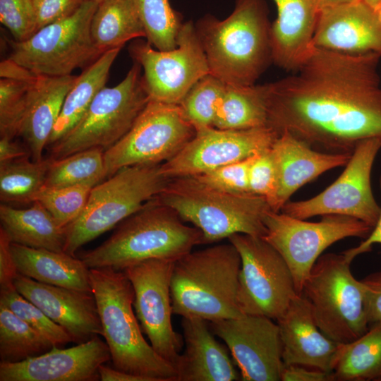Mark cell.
<instances>
[{
  "mask_svg": "<svg viewBox=\"0 0 381 381\" xmlns=\"http://www.w3.org/2000/svg\"><path fill=\"white\" fill-rule=\"evenodd\" d=\"M380 58L315 47L295 74L265 84L267 126L329 152L381 141Z\"/></svg>",
  "mask_w": 381,
  "mask_h": 381,
  "instance_id": "obj_1",
  "label": "cell"
},
{
  "mask_svg": "<svg viewBox=\"0 0 381 381\" xmlns=\"http://www.w3.org/2000/svg\"><path fill=\"white\" fill-rule=\"evenodd\" d=\"M264 0H236L219 20L206 15L195 25L210 73L226 85H252L272 61Z\"/></svg>",
  "mask_w": 381,
  "mask_h": 381,
  "instance_id": "obj_2",
  "label": "cell"
},
{
  "mask_svg": "<svg viewBox=\"0 0 381 381\" xmlns=\"http://www.w3.org/2000/svg\"><path fill=\"white\" fill-rule=\"evenodd\" d=\"M202 244L201 231L156 198L121 222L97 248L79 258L90 268L126 267L150 259L176 261Z\"/></svg>",
  "mask_w": 381,
  "mask_h": 381,
  "instance_id": "obj_3",
  "label": "cell"
},
{
  "mask_svg": "<svg viewBox=\"0 0 381 381\" xmlns=\"http://www.w3.org/2000/svg\"><path fill=\"white\" fill-rule=\"evenodd\" d=\"M102 327L114 368L148 381H178L175 368L144 337L133 310L134 290L122 270L90 268Z\"/></svg>",
  "mask_w": 381,
  "mask_h": 381,
  "instance_id": "obj_4",
  "label": "cell"
},
{
  "mask_svg": "<svg viewBox=\"0 0 381 381\" xmlns=\"http://www.w3.org/2000/svg\"><path fill=\"white\" fill-rule=\"evenodd\" d=\"M241 265L239 253L229 241L192 250L175 261L173 314L208 322L242 315L238 303Z\"/></svg>",
  "mask_w": 381,
  "mask_h": 381,
  "instance_id": "obj_5",
  "label": "cell"
},
{
  "mask_svg": "<svg viewBox=\"0 0 381 381\" xmlns=\"http://www.w3.org/2000/svg\"><path fill=\"white\" fill-rule=\"evenodd\" d=\"M156 198L198 228L202 244L228 239L236 234L262 237L266 232L265 217L272 210L261 196L219 190L193 176L170 179Z\"/></svg>",
  "mask_w": 381,
  "mask_h": 381,
  "instance_id": "obj_6",
  "label": "cell"
},
{
  "mask_svg": "<svg viewBox=\"0 0 381 381\" xmlns=\"http://www.w3.org/2000/svg\"><path fill=\"white\" fill-rule=\"evenodd\" d=\"M169 180L162 164H141L123 167L95 186L82 213L65 227L64 252L75 256L81 246L156 198Z\"/></svg>",
  "mask_w": 381,
  "mask_h": 381,
  "instance_id": "obj_7",
  "label": "cell"
},
{
  "mask_svg": "<svg viewBox=\"0 0 381 381\" xmlns=\"http://www.w3.org/2000/svg\"><path fill=\"white\" fill-rule=\"evenodd\" d=\"M344 252L321 255L306 278L302 294L320 329L337 344L351 341L369 328L361 280Z\"/></svg>",
  "mask_w": 381,
  "mask_h": 381,
  "instance_id": "obj_8",
  "label": "cell"
},
{
  "mask_svg": "<svg viewBox=\"0 0 381 381\" xmlns=\"http://www.w3.org/2000/svg\"><path fill=\"white\" fill-rule=\"evenodd\" d=\"M141 71L134 61L119 83L102 88L73 128L49 146V157L61 159L93 147L105 152L119 142L150 100Z\"/></svg>",
  "mask_w": 381,
  "mask_h": 381,
  "instance_id": "obj_9",
  "label": "cell"
},
{
  "mask_svg": "<svg viewBox=\"0 0 381 381\" xmlns=\"http://www.w3.org/2000/svg\"><path fill=\"white\" fill-rule=\"evenodd\" d=\"M98 4L85 0L71 15L39 29L25 41H10L8 59L37 75L60 77L85 68L103 53L90 35Z\"/></svg>",
  "mask_w": 381,
  "mask_h": 381,
  "instance_id": "obj_10",
  "label": "cell"
},
{
  "mask_svg": "<svg viewBox=\"0 0 381 381\" xmlns=\"http://www.w3.org/2000/svg\"><path fill=\"white\" fill-rule=\"evenodd\" d=\"M264 223L266 232L262 238L286 262L298 294H302L306 278L325 249L346 238H365L373 229L344 215L326 214L313 222L273 210L266 214Z\"/></svg>",
  "mask_w": 381,
  "mask_h": 381,
  "instance_id": "obj_11",
  "label": "cell"
},
{
  "mask_svg": "<svg viewBox=\"0 0 381 381\" xmlns=\"http://www.w3.org/2000/svg\"><path fill=\"white\" fill-rule=\"evenodd\" d=\"M228 240L241 258L238 303L241 313L277 321L298 294L289 266L262 237L236 234Z\"/></svg>",
  "mask_w": 381,
  "mask_h": 381,
  "instance_id": "obj_12",
  "label": "cell"
},
{
  "mask_svg": "<svg viewBox=\"0 0 381 381\" xmlns=\"http://www.w3.org/2000/svg\"><path fill=\"white\" fill-rule=\"evenodd\" d=\"M195 134L179 104L149 100L128 133L104 152L105 179L123 167L163 164Z\"/></svg>",
  "mask_w": 381,
  "mask_h": 381,
  "instance_id": "obj_13",
  "label": "cell"
},
{
  "mask_svg": "<svg viewBox=\"0 0 381 381\" xmlns=\"http://www.w3.org/2000/svg\"><path fill=\"white\" fill-rule=\"evenodd\" d=\"M381 141L370 138L359 142L341 174L327 188L305 200L288 201L280 212L306 219L315 216L339 214L358 219L373 228L381 207L371 186V172Z\"/></svg>",
  "mask_w": 381,
  "mask_h": 381,
  "instance_id": "obj_14",
  "label": "cell"
},
{
  "mask_svg": "<svg viewBox=\"0 0 381 381\" xmlns=\"http://www.w3.org/2000/svg\"><path fill=\"white\" fill-rule=\"evenodd\" d=\"M129 52L143 71V81L150 100L179 104L189 90L210 73L191 20L183 23L175 49L160 51L147 42L133 44Z\"/></svg>",
  "mask_w": 381,
  "mask_h": 381,
  "instance_id": "obj_15",
  "label": "cell"
},
{
  "mask_svg": "<svg viewBox=\"0 0 381 381\" xmlns=\"http://www.w3.org/2000/svg\"><path fill=\"white\" fill-rule=\"evenodd\" d=\"M175 261L150 259L123 271L134 290L133 307L154 350L176 369L183 339L171 323V279Z\"/></svg>",
  "mask_w": 381,
  "mask_h": 381,
  "instance_id": "obj_16",
  "label": "cell"
},
{
  "mask_svg": "<svg viewBox=\"0 0 381 381\" xmlns=\"http://www.w3.org/2000/svg\"><path fill=\"white\" fill-rule=\"evenodd\" d=\"M278 135L267 126L246 130L205 128L162 164V169L170 179L199 175L251 157L270 148Z\"/></svg>",
  "mask_w": 381,
  "mask_h": 381,
  "instance_id": "obj_17",
  "label": "cell"
},
{
  "mask_svg": "<svg viewBox=\"0 0 381 381\" xmlns=\"http://www.w3.org/2000/svg\"><path fill=\"white\" fill-rule=\"evenodd\" d=\"M265 316L242 315L209 322L226 344L243 381H279L284 368L277 322Z\"/></svg>",
  "mask_w": 381,
  "mask_h": 381,
  "instance_id": "obj_18",
  "label": "cell"
},
{
  "mask_svg": "<svg viewBox=\"0 0 381 381\" xmlns=\"http://www.w3.org/2000/svg\"><path fill=\"white\" fill-rule=\"evenodd\" d=\"M111 360L99 335L68 349L49 351L24 361L0 362V381H96L99 368Z\"/></svg>",
  "mask_w": 381,
  "mask_h": 381,
  "instance_id": "obj_19",
  "label": "cell"
},
{
  "mask_svg": "<svg viewBox=\"0 0 381 381\" xmlns=\"http://www.w3.org/2000/svg\"><path fill=\"white\" fill-rule=\"evenodd\" d=\"M13 285L25 298L61 326L77 344L102 335V327L92 292L47 284L19 273Z\"/></svg>",
  "mask_w": 381,
  "mask_h": 381,
  "instance_id": "obj_20",
  "label": "cell"
},
{
  "mask_svg": "<svg viewBox=\"0 0 381 381\" xmlns=\"http://www.w3.org/2000/svg\"><path fill=\"white\" fill-rule=\"evenodd\" d=\"M313 46L351 54L381 55V23L377 12L363 0L320 11Z\"/></svg>",
  "mask_w": 381,
  "mask_h": 381,
  "instance_id": "obj_21",
  "label": "cell"
},
{
  "mask_svg": "<svg viewBox=\"0 0 381 381\" xmlns=\"http://www.w3.org/2000/svg\"><path fill=\"white\" fill-rule=\"evenodd\" d=\"M270 149L278 176L274 212H279L303 186L325 171L345 166L352 154L320 152L286 131L278 135Z\"/></svg>",
  "mask_w": 381,
  "mask_h": 381,
  "instance_id": "obj_22",
  "label": "cell"
},
{
  "mask_svg": "<svg viewBox=\"0 0 381 381\" xmlns=\"http://www.w3.org/2000/svg\"><path fill=\"white\" fill-rule=\"evenodd\" d=\"M276 322L284 365H302L331 373V363L338 344L320 329L303 294L294 297Z\"/></svg>",
  "mask_w": 381,
  "mask_h": 381,
  "instance_id": "obj_23",
  "label": "cell"
},
{
  "mask_svg": "<svg viewBox=\"0 0 381 381\" xmlns=\"http://www.w3.org/2000/svg\"><path fill=\"white\" fill-rule=\"evenodd\" d=\"M277 17L270 26L272 61L297 71L312 54L319 11L313 0H273Z\"/></svg>",
  "mask_w": 381,
  "mask_h": 381,
  "instance_id": "obj_24",
  "label": "cell"
},
{
  "mask_svg": "<svg viewBox=\"0 0 381 381\" xmlns=\"http://www.w3.org/2000/svg\"><path fill=\"white\" fill-rule=\"evenodd\" d=\"M185 351L176 367L178 381L240 380L226 348L218 341L209 322L198 318H183Z\"/></svg>",
  "mask_w": 381,
  "mask_h": 381,
  "instance_id": "obj_25",
  "label": "cell"
},
{
  "mask_svg": "<svg viewBox=\"0 0 381 381\" xmlns=\"http://www.w3.org/2000/svg\"><path fill=\"white\" fill-rule=\"evenodd\" d=\"M78 75H37L28 89L18 136L27 145L31 159H43L44 150L59 116L64 99Z\"/></svg>",
  "mask_w": 381,
  "mask_h": 381,
  "instance_id": "obj_26",
  "label": "cell"
},
{
  "mask_svg": "<svg viewBox=\"0 0 381 381\" xmlns=\"http://www.w3.org/2000/svg\"><path fill=\"white\" fill-rule=\"evenodd\" d=\"M11 249L18 273L44 284L92 292L90 269L80 258L14 243Z\"/></svg>",
  "mask_w": 381,
  "mask_h": 381,
  "instance_id": "obj_27",
  "label": "cell"
},
{
  "mask_svg": "<svg viewBox=\"0 0 381 381\" xmlns=\"http://www.w3.org/2000/svg\"><path fill=\"white\" fill-rule=\"evenodd\" d=\"M0 222L11 243L34 248L64 252L65 227L61 226L39 202L26 209L6 203L0 205Z\"/></svg>",
  "mask_w": 381,
  "mask_h": 381,
  "instance_id": "obj_28",
  "label": "cell"
},
{
  "mask_svg": "<svg viewBox=\"0 0 381 381\" xmlns=\"http://www.w3.org/2000/svg\"><path fill=\"white\" fill-rule=\"evenodd\" d=\"M121 49L105 52L78 75L64 99L47 146L64 137L82 118L95 96L105 87L110 69Z\"/></svg>",
  "mask_w": 381,
  "mask_h": 381,
  "instance_id": "obj_29",
  "label": "cell"
},
{
  "mask_svg": "<svg viewBox=\"0 0 381 381\" xmlns=\"http://www.w3.org/2000/svg\"><path fill=\"white\" fill-rule=\"evenodd\" d=\"M332 380H381V322L357 339L338 344L331 363Z\"/></svg>",
  "mask_w": 381,
  "mask_h": 381,
  "instance_id": "obj_30",
  "label": "cell"
},
{
  "mask_svg": "<svg viewBox=\"0 0 381 381\" xmlns=\"http://www.w3.org/2000/svg\"><path fill=\"white\" fill-rule=\"evenodd\" d=\"M90 35L102 53L122 48L133 39L146 37L133 0H104L99 3L92 18Z\"/></svg>",
  "mask_w": 381,
  "mask_h": 381,
  "instance_id": "obj_31",
  "label": "cell"
},
{
  "mask_svg": "<svg viewBox=\"0 0 381 381\" xmlns=\"http://www.w3.org/2000/svg\"><path fill=\"white\" fill-rule=\"evenodd\" d=\"M267 124L266 85H232L226 88L213 127L223 130H246Z\"/></svg>",
  "mask_w": 381,
  "mask_h": 381,
  "instance_id": "obj_32",
  "label": "cell"
},
{
  "mask_svg": "<svg viewBox=\"0 0 381 381\" xmlns=\"http://www.w3.org/2000/svg\"><path fill=\"white\" fill-rule=\"evenodd\" d=\"M52 159L33 161L28 157L0 163V199L3 203H32L44 186Z\"/></svg>",
  "mask_w": 381,
  "mask_h": 381,
  "instance_id": "obj_33",
  "label": "cell"
},
{
  "mask_svg": "<svg viewBox=\"0 0 381 381\" xmlns=\"http://www.w3.org/2000/svg\"><path fill=\"white\" fill-rule=\"evenodd\" d=\"M53 347L39 332L0 303V358L16 363L44 353Z\"/></svg>",
  "mask_w": 381,
  "mask_h": 381,
  "instance_id": "obj_34",
  "label": "cell"
},
{
  "mask_svg": "<svg viewBox=\"0 0 381 381\" xmlns=\"http://www.w3.org/2000/svg\"><path fill=\"white\" fill-rule=\"evenodd\" d=\"M104 153L102 149L93 147L52 159L44 186H96L106 178Z\"/></svg>",
  "mask_w": 381,
  "mask_h": 381,
  "instance_id": "obj_35",
  "label": "cell"
},
{
  "mask_svg": "<svg viewBox=\"0 0 381 381\" xmlns=\"http://www.w3.org/2000/svg\"><path fill=\"white\" fill-rule=\"evenodd\" d=\"M144 26L147 42L160 51L174 49L183 25L181 15L169 0H133Z\"/></svg>",
  "mask_w": 381,
  "mask_h": 381,
  "instance_id": "obj_36",
  "label": "cell"
},
{
  "mask_svg": "<svg viewBox=\"0 0 381 381\" xmlns=\"http://www.w3.org/2000/svg\"><path fill=\"white\" fill-rule=\"evenodd\" d=\"M226 85L209 73L200 78L179 103L184 116L195 132L213 127Z\"/></svg>",
  "mask_w": 381,
  "mask_h": 381,
  "instance_id": "obj_37",
  "label": "cell"
},
{
  "mask_svg": "<svg viewBox=\"0 0 381 381\" xmlns=\"http://www.w3.org/2000/svg\"><path fill=\"white\" fill-rule=\"evenodd\" d=\"M0 303L45 337L53 346L61 347L73 342L70 334L51 320L41 309L23 296L14 285L0 289Z\"/></svg>",
  "mask_w": 381,
  "mask_h": 381,
  "instance_id": "obj_38",
  "label": "cell"
},
{
  "mask_svg": "<svg viewBox=\"0 0 381 381\" xmlns=\"http://www.w3.org/2000/svg\"><path fill=\"white\" fill-rule=\"evenodd\" d=\"M93 187L88 184L43 186L36 194L34 201L39 202L61 226L66 227L82 213Z\"/></svg>",
  "mask_w": 381,
  "mask_h": 381,
  "instance_id": "obj_39",
  "label": "cell"
},
{
  "mask_svg": "<svg viewBox=\"0 0 381 381\" xmlns=\"http://www.w3.org/2000/svg\"><path fill=\"white\" fill-rule=\"evenodd\" d=\"M32 82L1 78V137L6 136L14 138L18 136V127L23 115L28 91Z\"/></svg>",
  "mask_w": 381,
  "mask_h": 381,
  "instance_id": "obj_40",
  "label": "cell"
},
{
  "mask_svg": "<svg viewBox=\"0 0 381 381\" xmlns=\"http://www.w3.org/2000/svg\"><path fill=\"white\" fill-rule=\"evenodd\" d=\"M254 157L255 155L193 177L210 187L224 192L250 193L249 170Z\"/></svg>",
  "mask_w": 381,
  "mask_h": 381,
  "instance_id": "obj_41",
  "label": "cell"
},
{
  "mask_svg": "<svg viewBox=\"0 0 381 381\" xmlns=\"http://www.w3.org/2000/svg\"><path fill=\"white\" fill-rule=\"evenodd\" d=\"M0 22L15 41L28 40L37 31V22L32 0H0Z\"/></svg>",
  "mask_w": 381,
  "mask_h": 381,
  "instance_id": "obj_42",
  "label": "cell"
},
{
  "mask_svg": "<svg viewBox=\"0 0 381 381\" xmlns=\"http://www.w3.org/2000/svg\"><path fill=\"white\" fill-rule=\"evenodd\" d=\"M271 147L255 155L249 170V191L264 198L274 211L278 176Z\"/></svg>",
  "mask_w": 381,
  "mask_h": 381,
  "instance_id": "obj_43",
  "label": "cell"
},
{
  "mask_svg": "<svg viewBox=\"0 0 381 381\" xmlns=\"http://www.w3.org/2000/svg\"><path fill=\"white\" fill-rule=\"evenodd\" d=\"M85 0H32L37 30L73 13Z\"/></svg>",
  "mask_w": 381,
  "mask_h": 381,
  "instance_id": "obj_44",
  "label": "cell"
},
{
  "mask_svg": "<svg viewBox=\"0 0 381 381\" xmlns=\"http://www.w3.org/2000/svg\"><path fill=\"white\" fill-rule=\"evenodd\" d=\"M365 294L366 315L369 325L381 322V271L361 280Z\"/></svg>",
  "mask_w": 381,
  "mask_h": 381,
  "instance_id": "obj_45",
  "label": "cell"
},
{
  "mask_svg": "<svg viewBox=\"0 0 381 381\" xmlns=\"http://www.w3.org/2000/svg\"><path fill=\"white\" fill-rule=\"evenodd\" d=\"M11 241L4 230L0 228V289L13 286L18 274L11 249Z\"/></svg>",
  "mask_w": 381,
  "mask_h": 381,
  "instance_id": "obj_46",
  "label": "cell"
},
{
  "mask_svg": "<svg viewBox=\"0 0 381 381\" xmlns=\"http://www.w3.org/2000/svg\"><path fill=\"white\" fill-rule=\"evenodd\" d=\"M282 381H332L330 373L297 364L284 365L281 374Z\"/></svg>",
  "mask_w": 381,
  "mask_h": 381,
  "instance_id": "obj_47",
  "label": "cell"
},
{
  "mask_svg": "<svg viewBox=\"0 0 381 381\" xmlns=\"http://www.w3.org/2000/svg\"><path fill=\"white\" fill-rule=\"evenodd\" d=\"M1 78H8L25 82L34 81L37 75L14 61L6 59L0 64Z\"/></svg>",
  "mask_w": 381,
  "mask_h": 381,
  "instance_id": "obj_48",
  "label": "cell"
},
{
  "mask_svg": "<svg viewBox=\"0 0 381 381\" xmlns=\"http://www.w3.org/2000/svg\"><path fill=\"white\" fill-rule=\"evenodd\" d=\"M28 148L25 147L14 138L3 136L0 138V163L25 157H29Z\"/></svg>",
  "mask_w": 381,
  "mask_h": 381,
  "instance_id": "obj_49",
  "label": "cell"
},
{
  "mask_svg": "<svg viewBox=\"0 0 381 381\" xmlns=\"http://www.w3.org/2000/svg\"><path fill=\"white\" fill-rule=\"evenodd\" d=\"M379 182L381 190V175L380 176ZM377 243L381 244V211L376 224L372 229L371 232L365 240L358 246L348 249L345 250L344 253L352 259H354L362 253L370 251L372 250V246Z\"/></svg>",
  "mask_w": 381,
  "mask_h": 381,
  "instance_id": "obj_50",
  "label": "cell"
},
{
  "mask_svg": "<svg viewBox=\"0 0 381 381\" xmlns=\"http://www.w3.org/2000/svg\"><path fill=\"white\" fill-rule=\"evenodd\" d=\"M98 371L102 381H148L145 377L126 373L104 364L99 366Z\"/></svg>",
  "mask_w": 381,
  "mask_h": 381,
  "instance_id": "obj_51",
  "label": "cell"
},
{
  "mask_svg": "<svg viewBox=\"0 0 381 381\" xmlns=\"http://www.w3.org/2000/svg\"><path fill=\"white\" fill-rule=\"evenodd\" d=\"M360 1L361 0H313L319 12L324 9L350 4Z\"/></svg>",
  "mask_w": 381,
  "mask_h": 381,
  "instance_id": "obj_52",
  "label": "cell"
},
{
  "mask_svg": "<svg viewBox=\"0 0 381 381\" xmlns=\"http://www.w3.org/2000/svg\"><path fill=\"white\" fill-rule=\"evenodd\" d=\"M367 5L377 11L381 8V0H363Z\"/></svg>",
  "mask_w": 381,
  "mask_h": 381,
  "instance_id": "obj_53",
  "label": "cell"
},
{
  "mask_svg": "<svg viewBox=\"0 0 381 381\" xmlns=\"http://www.w3.org/2000/svg\"><path fill=\"white\" fill-rule=\"evenodd\" d=\"M376 12H377L378 18L381 23V8L379 10H377Z\"/></svg>",
  "mask_w": 381,
  "mask_h": 381,
  "instance_id": "obj_54",
  "label": "cell"
},
{
  "mask_svg": "<svg viewBox=\"0 0 381 381\" xmlns=\"http://www.w3.org/2000/svg\"><path fill=\"white\" fill-rule=\"evenodd\" d=\"M87 1H92V2H95V3L97 4H99V3L103 1L104 0H87Z\"/></svg>",
  "mask_w": 381,
  "mask_h": 381,
  "instance_id": "obj_55",
  "label": "cell"
}]
</instances>
